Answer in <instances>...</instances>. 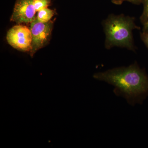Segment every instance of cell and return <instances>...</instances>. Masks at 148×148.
<instances>
[{
  "mask_svg": "<svg viewBox=\"0 0 148 148\" xmlns=\"http://www.w3.org/2000/svg\"><path fill=\"white\" fill-rule=\"evenodd\" d=\"M94 78L114 87V92L132 106L142 104L148 96V75L137 63L94 74Z\"/></svg>",
  "mask_w": 148,
  "mask_h": 148,
  "instance_id": "obj_1",
  "label": "cell"
},
{
  "mask_svg": "<svg viewBox=\"0 0 148 148\" xmlns=\"http://www.w3.org/2000/svg\"><path fill=\"white\" fill-rule=\"evenodd\" d=\"M102 25L106 35V48L110 49L117 47L135 51L132 31L140 28L135 24V17L110 14L103 20Z\"/></svg>",
  "mask_w": 148,
  "mask_h": 148,
  "instance_id": "obj_2",
  "label": "cell"
},
{
  "mask_svg": "<svg viewBox=\"0 0 148 148\" xmlns=\"http://www.w3.org/2000/svg\"><path fill=\"white\" fill-rule=\"evenodd\" d=\"M54 21L50 20L42 23L36 18L30 25V29L32 37V48L30 55L33 57L38 51L47 45L51 38Z\"/></svg>",
  "mask_w": 148,
  "mask_h": 148,
  "instance_id": "obj_3",
  "label": "cell"
},
{
  "mask_svg": "<svg viewBox=\"0 0 148 148\" xmlns=\"http://www.w3.org/2000/svg\"><path fill=\"white\" fill-rule=\"evenodd\" d=\"M6 38L9 44L16 50L30 52L32 49V32L30 28L24 25L18 24L12 27Z\"/></svg>",
  "mask_w": 148,
  "mask_h": 148,
  "instance_id": "obj_4",
  "label": "cell"
},
{
  "mask_svg": "<svg viewBox=\"0 0 148 148\" xmlns=\"http://www.w3.org/2000/svg\"><path fill=\"white\" fill-rule=\"evenodd\" d=\"M35 0H16L10 18L17 24H31L36 18Z\"/></svg>",
  "mask_w": 148,
  "mask_h": 148,
  "instance_id": "obj_5",
  "label": "cell"
},
{
  "mask_svg": "<svg viewBox=\"0 0 148 148\" xmlns=\"http://www.w3.org/2000/svg\"><path fill=\"white\" fill-rule=\"evenodd\" d=\"M55 14V11L47 8L38 12L36 19L40 22L47 23L51 20V18L53 17Z\"/></svg>",
  "mask_w": 148,
  "mask_h": 148,
  "instance_id": "obj_6",
  "label": "cell"
},
{
  "mask_svg": "<svg viewBox=\"0 0 148 148\" xmlns=\"http://www.w3.org/2000/svg\"><path fill=\"white\" fill-rule=\"evenodd\" d=\"M51 0H35L34 5L36 11L47 8L50 5Z\"/></svg>",
  "mask_w": 148,
  "mask_h": 148,
  "instance_id": "obj_7",
  "label": "cell"
},
{
  "mask_svg": "<svg viewBox=\"0 0 148 148\" xmlns=\"http://www.w3.org/2000/svg\"><path fill=\"white\" fill-rule=\"evenodd\" d=\"M144 9L143 13L140 17V20L142 24H144L148 19V0H143Z\"/></svg>",
  "mask_w": 148,
  "mask_h": 148,
  "instance_id": "obj_8",
  "label": "cell"
},
{
  "mask_svg": "<svg viewBox=\"0 0 148 148\" xmlns=\"http://www.w3.org/2000/svg\"><path fill=\"white\" fill-rule=\"evenodd\" d=\"M125 1H129L130 2H131L135 4H139L140 3L142 2L143 0H112V2L116 4L119 5L121 4L123 2Z\"/></svg>",
  "mask_w": 148,
  "mask_h": 148,
  "instance_id": "obj_9",
  "label": "cell"
},
{
  "mask_svg": "<svg viewBox=\"0 0 148 148\" xmlns=\"http://www.w3.org/2000/svg\"><path fill=\"white\" fill-rule=\"evenodd\" d=\"M141 39L148 48V32H142L140 33Z\"/></svg>",
  "mask_w": 148,
  "mask_h": 148,
  "instance_id": "obj_10",
  "label": "cell"
},
{
  "mask_svg": "<svg viewBox=\"0 0 148 148\" xmlns=\"http://www.w3.org/2000/svg\"><path fill=\"white\" fill-rule=\"evenodd\" d=\"M143 32H148V19L144 24H143Z\"/></svg>",
  "mask_w": 148,
  "mask_h": 148,
  "instance_id": "obj_11",
  "label": "cell"
}]
</instances>
